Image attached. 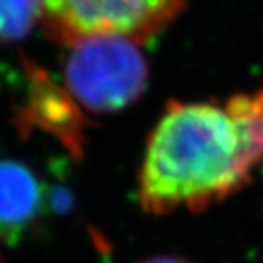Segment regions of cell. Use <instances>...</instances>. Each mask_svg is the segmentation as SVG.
Returning <instances> with one entry per match:
<instances>
[{"label": "cell", "instance_id": "5", "mask_svg": "<svg viewBox=\"0 0 263 263\" xmlns=\"http://www.w3.org/2000/svg\"><path fill=\"white\" fill-rule=\"evenodd\" d=\"M39 16H42V0H0V42L28 35Z\"/></svg>", "mask_w": 263, "mask_h": 263}, {"label": "cell", "instance_id": "4", "mask_svg": "<svg viewBox=\"0 0 263 263\" xmlns=\"http://www.w3.org/2000/svg\"><path fill=\"white\" fill-rule=\"evenodd\" d=\"M44 209V185L18 161H0V239L16 243Z\"/></svg>", "mask_w": 263, "mask_h": 263}, {"label": "cell", "instance_id": "3", "mask_svg": "<svg viewBox=\"0 0 263 263\" xmlns=\"http://www.w3.org/2000/svg\"><path fill=\"white\" fill-rule=\"evenodd\" d=\"M186 0H42V21L57 41L75 44L99 35L141 42L179 15Z\"/></svg>", "mask_w": 263, "mask_h": 263}, {"label": "cell", "instance_id": "2", "mask_svg": "<svg viewBox=\"0 0 263 263\" xmlns=\"http://www.w3.org/2000/svg\"><path fill=\"white\" fill-rule=\"evenodd\" d=\"M148 81V66L136 41L99 35L71 44L66 84L77 103L95 114L123 110L137 101Z\"/></svg>", "mask_w": 263, "mask_h": 263}, {"label": "cell", "instance_id": "1", "mask_svg": "<svg viewBox=\"0 0 263 263\" xmlns=\"http://www.w3.org/2000/svg\"><path fill=\"white\" fill-rule=\"evenodd\" d=\"M263 163V90L225 103H172L146 143L139 203L148 214L205 210Z\"/></svg>", "mask_w": 263, "mask_h": 263}, {"label": "cell", "instance_id": "6", "mask_svg": "<svg viewBox=\"0 0 263 263\" xmlns=\"http://www.w3.org/2000/svg\"><path fill=\"white\" fill-rule=\"evenodd\" d=\"M143 263H189L185 259L176 258V256H156V258H150Z\"/></svg>", "mask_w": 263, "mask_h": 263}]
</instances>
